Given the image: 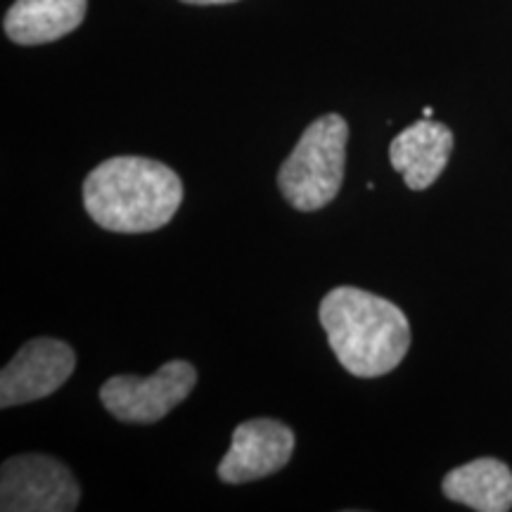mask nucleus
I'll list each match as a JSON object with an SVG mask.
<instances>
[{
  "label": "nucleus",
  "instance_id": "1",
  "mask_svg": "<svg viewBox=\"0 0 512 512\" xmlns=\"http://www.w3.org/2000/svg\"><path fill=\"white\" fill-rule=\"evenodd\" d=\"M183 202L181 176L147 157H112L83 181V207L112 233H152L176 216Z\"/></svg>",
  "mask_w": 512,
  "mask_h": 512
},
{
  "label": "nucleus",
  "instance_id": "2",
  "mask_svg": "<svg viewBox=\"0 0 512 512\" xmlns=\"http://www.w3.org/2000/svg\"><path fill=\"white\" fill-rule=\"evenodd\" d=\"M330 349L356 377H382L399 366L411 347V323L389 299L358 287H335L318 309Z\"/></svg>",
  "mask_w": 512,
  "mask_h": 512
},
{
  "label": "nucleus",
  "instance_id": "3",
  "mask_svg": "<svg viewBox=\"0 0 512 512\" xmlns=\"http://www.w3.org/2000/svg\"><path fill=\"white\" fill-rule=\"evenodd\" d=\"M349 126L339 114L309 124L278 171V188L290 207L318 211L335 200L347 166Z\"/></svg>",
  "mask_w": 512,
  "mask_h": 512
},
{
  "label": "nucleus",
  "instance_id": "4",
  "mask_svg": "<svg viewBox=\"0 0 512 512\" xmlns=\"http://www.w3.org/2000/svg\"><path fill=\"white\" fill-rule=\"evenodd\" d=\"M197 384V370L188 361H169L150 377L114 375L100 387V401L107 413L126 425H155Z\"/></svg>",
  "mask_w": 512,
  "mask_h": 512
},
{
  "label": "nucleus",
  "instance_id": "5",
  "mask_svg": "<svg viewBox=\"0 0 512 512\" xmlns=\"http://www.w3.org/2000/svg\"><path fill=\"white\" fill-rule=\"evenodd\" d=\"M81 489L60 460L27 453L5 460L0 470V510L3 512H72Z\"/></svg>",
  "mask_w": 512,
  "mask_h": 512
},
{
  "label": "nucleus",
  "instance_id": "6",
  "mask_svg": "<svg viewBox=\"0 0 512 512\" xmlns=\"http://www.w3.org/2000/svg\"><path fill=\"white\" fill-rule=\"evenodd\" d=\"M76 368V354L67 342L36 337L17 351L0 373V408L22 406L55 394Z\"/></svg>",
  "mask_w": 512,
  "mask_h": 512
},
{
  "label": "nucleus",
  "instance_id": "7",
  "mask_svg": "<svg viewBox=\"0 0 512 512\" xmlns=\"http://www.w3.org/2000/svg\"><path fill=\"white\" fill-rule=\"evenodd\" d=\"M294 432L283 422L256 418L233 430V441L219 463V479L226 484H247L275 475L290 463Z\"/></svg>",
  "mask_w": 512,
  "mask_h": 512
},
{
  "label": "nucleus",
  "instance_id": "8",
  "mask_svg": "<svg viewBox=\"0 0 512 512\" xmlns=\"http://www.w3.org/2000/svg\"><path fill=\"white\" fill-rule=\"evenodd\" d=\"M453 150L451 128L422 119L401 131L389 145V162L411 190H427L446 169Z\"/></svg>",
  "mask_w": 512,
  "mask_h": 512
},
{
  "label": "nucleus",
  "instance_id": "9",
  "mask_svg": "<svg viewBox=\"0 0 512 512\" xmlns=\"http://www.w3.org/2000/svg\"><path fill=\"white\" fill-rule=\"evenodd\" d=\"M86 8L88 0H15L3 29L17 46H43L79 29Z\"/></svg>",
  "mask_w": 512,
  "mask_h": 512
},
{
  "label": "nucleus",
  "instance_id": "10",
  "mask_svg": "<svg viewBox=\"0 0 512 512\" xmlns=\"http://www.w3.org/2000/svg\"><path fill=\"white\" fill-rule=\"evenodd\" d=\"M446 498L479 512L512 508V472L503 460L477 458L451 470L441 484Z\"/></svg>",
  "mask_w": 512,
  "mask_h": 512
},
{
  "label": "nucleus",
  "instance_id": "11",
  "mask_svg": "<svg viewBox=\"0 0 512 512\" xmlns=\"http://www.w3.org/2000/svg\"><path fill=\"white\" fill-rule=\"evenodd\" d=\"M181 3H188V5H228V3H238V0H181Z\"/></svg>",
  "mask_w": 512,
  "mask_h": 512
},
{
  "label": "nucleus",
  "instance_id": "12",
  "mask_svg": "<svg viewBox=\"0 0 512 512\" xmlns=\"http://www.w3.org/2000/svg\"><path fill=\"white\" fill-rule=\"evenodd\" d=\"M422 117H425V119H432V117H434V110H432V107H425V110H422Z\"/></svg>",
  "mask_w": 512,
  "mask_h": 512
}]
</instances>
